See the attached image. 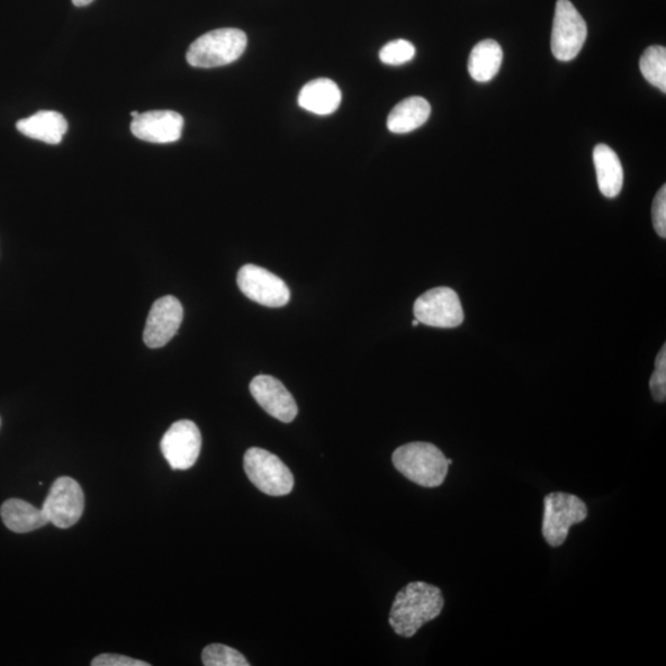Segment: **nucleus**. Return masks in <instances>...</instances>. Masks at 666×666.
Masks as SVG:
<instances>
[{"instance_id":"obj_1","label":"nucleus","mask_w":666,"mask_h":666,"mask_svg":"<svg viewBox=\"0 0 666 666\" xmlns=\"http://www.w3.org/2000/svg\"><path fill=\"white\" fill-rule=\"evenodd\" d=\"M444 606L443 591L437 587L422 581L410 582L395 597L389 624L396 635L411 638L422 626L437 618Z\"/></svg>"},{"instance_id":"obj_2","label":"nucleus","mask_w":666,"mask_h":666,"mask_svg":"<svg viewBox=\"0 0 666 666\" xmlns=\"http://www.w3.org/2000/svg\"><path fill=\"white\" fill-rule=\"evenodd\" d=\"M393 464L405 478L424 488L443 485L448 473V458L435 445L412 443L393 453Z\"/></svg>"},{"instance_id":"obj_3","label":"nucleus","mask_w":666,"mask_h":666,"mask_svg":"<svg viewBox=\"0 0 666 666\" xmlns=\"http://www.w3.org/2000/svg\"><path fill=\"white\" fill-rule=\"evenodd\" d=\"M247 48V35L239 29H218L196 39L187 52L189 65L215 68L239 60Z\"/></svg>"},{"instance_id":"obj_4","label":"nucleus","mask_w":666,"mask_h":666,"mask_svg":"<svg viewBox=\"0 0 666 666\" xmlns=\"http://www.w3.org/2000/svg\"><path fill=\"white\" fill-rule=\"evenodd\" d=\"M243 468L252 484L269 497H284L294 488V476L282 459L262 448H249Z\"/></svg>"},{"instance_id":"obj_5","label":"nucleus","mask_w":666,"mask_h":666,"mask_svg":"<svg viewBox=\"0 0 666 666\" xmlns=\"http://www.w3.org/2000/svg\"><path fill=\"white\" fill-rule=\"evenodd\" d=\"M588 507L585 502L566 492H552L545 498L542 534L549 546L561 547L569 535V529L587 520Z\"/></svg>"},{"instance_id":"obj_6","label":"nucleus","mask_w":666,"mask_h":666,"mask_svg":"<svg viewBox=\"0 0 666 666\" xmlns=\"http://www.w3.org/2000/svg\"><path fill=\"white\" fill-rule=\"evenodd\" d=\"M588 36V26L569 0H558L551 48L556 60L569 62L579 55Z\"/></svg>"},{"instance_id":"obj_7","label":"nucleus","mask_w":666,"mask_h":666,"mask_svg":"<svg viewBox=\"0 0 666 666\" xmlns=\"http://www.w3.org/2000/svg\"><path fill=\"white\" fill-rule=\"evenodd\" d=\"M415 319L424 325L454 329L464 321L461 299L451 287H435L420 296L413 305Z\"/></svg>"},{"instance_id":"obj_8","label":"nucleus","mask_w":666,"mask_h":666,"mask_svg":"<svg viewBox=\"0 0 666 666\" xmlns=\"http://www.w3.org/2000/svg\"><path fill=\"white\" fill-rule=\"evenodd\" d=\"M42 511L49 524L59 528L75 526L84 515L85 492L75 479L69 476H61L52 484Z\"/></svg>"},{"instance_id":"obj_9","label":"nucleus","mask_w":666,"mask_h":666,"mask_svg":"<svg viewBox=\"0 0 666 666\" xmlns=\"http://www.w3.org/2000/svg\"><path fill=\"white\" fill-rule=\"evenodd\" d=\"M238 285L248 299L268 308H282L291 300V291L284 281L262 267L243 266Z\"/></svg>"},{"instance_id":"obj_10","label":"nucleus","mask_w":666,"mask_h":666,"mask_svg":"<svg viewBox=\"0 0 666 666\" xmlns=\"http://www.w3.org/2000/svg\"><path fill=\"white\" fill-rule=\"evenodd\" d=\"M161 451L175 471L192 468L202 451V434L193 421L175 422L161 440Z\"/></svg>"},{"instance_id":"obj_11","label":"nucleus","mask_w":666,"mask_h":666,"mask_svg":"<svg viewBox=\"0 0 666 666\" xmlns=\"http://www.w3.org/2000/svg\"><path fill=\"white\" fill-rule=\"evenodd\" d=\"M184 310L176 296L167 295L153 303L143 331V342L150 348H161L172 340L181 328Z\"/></svg>"},{"instance_id":"obj_12","label":"nucleus","mask_w":666,"mask_h":666,"mask_svg":"<svg viewBox=\"0 0 666 666\" xmlns=\"http://www.w3.org/2000/svg\"><path fill=\"white\" fill-rule=\"evenodd\" d=\"M255 400L269 415L290 424L298 415V405L283 383L271 375H258L249 384Z\"/></svg>"},{"instance_id":"obj_13","label":"nucleus","mask_w":666,"mask_h":666,"mask_svg":"<svg viewBox=\"0 0 666 666\" xmlns=\"http://www.w3.org/2000/svg\"><path fill=\"white\" fill-rule=\"evenodd\" d=\"M184 119L172 111H153L140 114L131 123L135 138L152 143H170L182 138Z\"/></svg>"},{"instance_id":"obj_14","label":"nucleus","mask_w":666,"mask_h":666,"mask_svg":"<svg viewBox=\"0 0 666 666\" xmlns=\"http://www.w3.org/2000/svg\"><path fill=\"white\" fill-rule=\"evenodd\" d=\"M341 102V89L333 80L328 78L311 80L303 87L298 97L299 106L317 115L335 113Z\"/></svg>"},{"instance_id":"obj_15","label":"nucleus","mask_w":666,"mask_h":666,"mask_svg":"<svg viewBox=\"0 0 666 666\" xmlns=\"http://www.w3.org/2000/svg\"><path fill=\"white\" fill-rule=\"evenodd\" d=\"M16 129L30 139L57 145L65 137L68 124L65 116L57 112L42 111L17 121Z\"/></svg>"},{"instance_id":"obj_16","label":"nucleus","mask_w":666,"mask_h":666,"mask_svg":"<svg viewBox=\"0 0 666 666\" xmlns=\"http://www.w3.org/2000/svg\"><path fill=\"white\" fill-rule=\"evenodd\" d=\"M593 164H595L598 184L602 195L616 197L624 187V168L617 153L600 143L593 150Z\"/></svg>"},{"instance_id":"obj_17","label":"nucleus","mask_w":666,"mask_h":666,"mask_svg":"<svg viewBox=\"0 0 666 666\" xmlns=\"http://www.w3.org/2000/svg\"><path fill=\"white\" fill-rule=\"evenodd\" d=\"M0 516L4 525L15 534H28L49 524L42 509L21 499H11L3 503Z\"/></svg>"},{"instance_id":"obj_18","label":"nucleus","mask_w":666,"mask_h":666,"mask_svg":"<svg viewBox=\"0 0 666 666\" xmlns=\"http://www.w3.org/2000/svg\"><path fill=\"white\" fill-rule=\"evenodd\" d=\"M430 115L431 105L426 99L411 97L394 107L386 125L394 133H408L421 128L428 120Z\"/></svg>"},{"instance_id":"obj_19","label":"nucleus","mask_w":666,"mask_h":666,"mask_svg":"<svg viewBox=\"0 0 666 666\" xmlns=\"http://www.w3.org/2000/svg\"><path fill=\"white\" fill-rule=\"evenodd\" d=\"M502 60L503 52L500 44L494 40H484L472 50L468 71L476 82H490L499 74Z\"/></svg>"},{"instance_id":"obj_20","label":"nucleus","mask_w":666,"mask_h":666,"mask_svg":"<svg viewBox=\"0 0 666 666\" xmlns=\"http://www.w3.org/2000/svg\"><path fill=\"white\" fill-rule=\"evenodd\" d=\"M643 77L652 86L666 93V49L663 47L648 48L639 61Z\"/></svg>"},{"instance_id":"obj_21","label":"nucleus","mask_w":666,"mask_h":666,"mask_svg":"<svg viewBox=\"0 0 666 666\" xmlns=\"http://www.w3.org/2000/svg\"><path fill=\"white\" fill-rule=\"evenodd\" d=\"M202 661L205 666H248L246 661L239 651L225 644H210L205 646L202 654Z\"/></svg>"},{"instance_id":"obj_22","label":"nucleus","mask_w":666,"mask_h":666,"mask_svg":"<svg viewBox=\"0 0 666 666\" xmlns=\"http://www.w3.org/2000/svg\"><path fill=\"white\" fill-rule=\"evenodd\" d=\"M417 49L410 41L395 40L385 44L380 52V59L385 65L399 66L415 57Z\"/></svg>"},{"instance_id":"obj_23","label":"nucleus","mask_w":666,"mask_h":666,"mask_svg":"<svg viewBox=\"0 0 666 666\" xmlns=\"http://www.w3.org/2000/svg\"><path fill=\"white\" fill-rule=\"evenodd\" d=\"M650 388L655 401L664 402L666 399V346L664 345L655 359L654 373L651 377Z\"/></svg>"},{"instance_id":"obj_24","label":"nucleus","mask_w":666,"mask_h":666,"mask_svg":"<svg viewBox=\"0 0 666 666\" xmlns=\"http://www.w3.org/2000/svg\"><path fill=\"white\" fill-rule=\"evenodd\" d=\"M653 225L662 239L666 238V187L663 185L656 193L652 208Z\"/></svg>"},{"instance_id":"obj_25","label":"nucleus","mask_w":666,"mask_h":666,"mask_svg":"<svg viewBox=\"0 0 666 666\" xmlns=\"http://www.w3.org/2000/svg\"><path fill=\"white\" fill-rule=\"evenodd\" d=\"M93 666H150L149 663L120 654H101L91 663Z\"/></svg>"},{"instance_id":"obj_26","label":"nucleus","mask_w":666,"mask_h":666,"mask_svg":"<svg viewBox=\"0 0 666 666\" xmlns=\"http://www.w3.org/2000/svg\"><path fill=\"white\" fill-rule=\"evenodd\" d=\"M92 2H94V0H72V3H74L76 7H87Z\"/></svg>"},{"instance_id":"obj_27","label":"nucleus","mask_w":666,"mask_h":666,"mask_svg":"<svg viewBox=\"0 0 666 666\" xmlns=\"http://www.w3.org/2000/svg\"><path fill=\"white\" fill-rule=\"evenodd\" d=\"M419 325H420V321L419 320L415 319V320L412 321V326L413 328H417Z\"/></svg>"},{"instance_id":"obj_28","label":"nucleus","mask_w":666,"mask_h":666,"mask_svg":"<svg viewBox=\"0 0 666 666\" xmlns=\"http://www.w3.org/2000/svg\"><path fill=\"white\" fill-rule=\"evenodd\" d=\"M139 115H140V113H138V112H132L131 113L132 119L138 118Z\"/></svg>"}]
</instances>
